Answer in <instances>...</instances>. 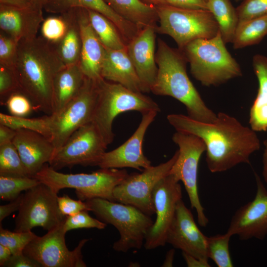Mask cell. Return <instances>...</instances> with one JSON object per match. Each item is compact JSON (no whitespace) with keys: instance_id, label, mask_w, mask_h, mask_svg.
<instances>
[{"instance_id":"cell-1","label":"cell","mask_w":267,"mask_h":267,"mask_svg":"<svg viewBox=\"0 0 267 267\" xmlns=\"http://www.w3.org/2000/svg\"><path fill=\"white\" fill-rule=\"evenodd\" d=\"M217 115L212 123L199 122L180 114H169L167 119L177 131L203 141L206 162L211 172H223L242 163L250 164V156L261 146L257 132L225 113Z\"/></svg>"},{"instance_id":"cell-2","label":"cell","mask_w":267,"mask_h":267,"mask_svg":"<svg viewBox=\"0 0 267 267\" xmlns=\"http://www.w3.org/2000/svg\"><path fill=\"white\" fill-rule=\"evenodd\" d=\"M64 66L54 46L41 36L19 42L14 71L20 89L34 109L47 115L53 114L54 80Z\"/></svg>"},{"instance_id":"cell-3","label":"cell","mask_w":267,"mask_h":267,"mask_svg":"<svg viewBox=\"0 0 267 267\" xmlns=\"http://www.w3.org/2000/svg\"><path fill=\"white\" fill-rule=\"evenodd\" d=\"M155 60L158 72L151 91L177 99L185 106L187 116L194 120L214 122L217 115L205 104L189 79L186 72L188 62L183 51L158 39Z\"/></svg>"},{"instance_id":"cell-4","label":"cell","mask_w":267,"mask_h":267,"mask_svg":"<svg viewBox=\"0 0 267 267\" xmlns=\"http://www.w3.org/2000/svg\"><path fill=\"white\" fill-rule=\"evenodd\" d=\"M182 50L192 75L203 86L217 87L242 75L239 64L227 50L220 31L211 38L190 42Z\"/></svg>"},{"instance_id":"cell-5","label":"cell","mask_w":267,"mask_h":267,"mask_svg":"<svg viewBox=\"0 0 267 267\" xmlns=\"http://www.w3.org/2000/svg\"><path fill=\"white\" fill-rule=\"evenodd\" d=\"M129 175L125 169L114 168H100L89 174H64L46 163L33 178L57 194L62 189L70 188L75 189L78 198L84 201L95 198L114 201V188Z\"/></svg>"},{"instance_id":"cell-6","label":"cell","mask_w":267,"mask_h":267,"mask_svg":"<svg viewBox=\"0 0 267 267\" xmlns=\"http://www.w3.org/2000/svg\"><path fill=\"white\" fill-rule=\"evenodd\" d=\"M97 82L98 96L92 122L108 145L113 141V123L119 114L129 111L142 114L161 110L156 102L142 92L134 91L103 78Z\"/></svg>"},{"instance_id":"cell-7","label":"cell","mask_w":267,"mask_h":267,"mask_svg":"<svg viewBox=\"0 0 267 267\" xmlns=\"http://www.w3.org/2000/svg\"><path fill=\"white\" fill-rule=\"evenodd\" d=\"M85 202L89 211L98 220L118 230L120 238L113 245L115 251L126 253L142 247L146 234L154 222L150 216L133 206L105 199L95 198Z\"/></svg>"},{"instance_id":"cell-8","label":"cell","mask_w":267,"mask_h":267,"mask_svg":"<svg viewBox=\"0 0 267 267\" xmlns=\"http://www.w3.org/2000/svg\"><path fill=\"white\" fill-rule=\"evenodd\" d=\"M156 8L158 17L156 33L170 36L181 50L194 40L211 38L219 31L216 20L208 10L183 9L168 4Z\"/></svg>"},{"instance_id":"cell-9","label":"cell","mask_w":267,"mask_h":267,"mask_svg":"<svg viewBox=\"0 0 267 267\" xmlns=\"http://www.w3.org/2000/svg\"><path fill=\"white\" fill-rule=\"evenodd\" d=\"M97 96V80L86 77L79 94L61 111L44 116L47 137L55 152L79 128L92 121Z\"/></svg>"},{"instance_id":"cell-10","label":"cell","mask_w":267,"mask_h":267,"mask_svg":"<svg viewBox=\"0 0 267 267\" xmlns=\"http://www.w3.org/2000/svg\"><path fill=\"white\" fill-rule=\"evenodd\" d=\"M172 139L178 147V155L169 174L182 182L191 207L196 210L199 224L205 227L209 220L201 203L198 189L199 162L206 151L205 145L199 137L178 131L173 134Z\"/></svg>"},{"instance_id":"cell-11","label":"cell","mask_w":267,"mask_h":267,"mask_svg":"<svg viewBox=\"0 0 267 267\" xmlns=\"http://www.w3.org/2000/svg\"><path fill=\"white\" fill-rule=\"evenodd\" d=\"M57 197V193L42 182L25 191L14 231H31L40 226L48 231L61 224L67 216L59 209Z\"/></svg>"},{"instance_id":"cell-12","label":"cell","mask_w":267,"mask_h":267,"mask_svg":"<svg viewBox=\"0 0 267 267\" xmlns=\"http://www.w3.org/2000/svg\"><path fill=\"white\" fill-rule=\"evenodd\" d=\"M107 146L92 121L76 131L55 152L48 164L57 171L75 165L98 166Z\"/></svg>"},{"instance_id":"cell-13","label":"cell","mask_w":267,"mask_h":267,"mask_svg":"<svg viewBox=\"0 0 267 267\" xmlns=\"http://www.w3.org/2000/svg\"><path fill=\"white\" fill-rule=\"evenodd\" d=\"M178 155L177 150L167 161L143 170L141 173H133L114 188V201L133 206L151 216L155 214L152 192L162 178L169 174Z\"/></svg>"},{"instance_id":"cell-14","label":"cell","mask_w":267,"mask_h":267,"mask_svg":"<svg viewBox=\"0 0 267 267\" xmlns=\"http://www.w3.org/2000/svg\"><path fill=\"white\" fill-rule=\"evenodd\" d=\"M64 222L45 235L36 236L26 246L23 253L42 267H87L82 250L89 239H82L75 248L69 250L65 242Z\"/></svg>"},{"instance_id":"cell-15","label":"cell","mask_w":267,"mask_h":267,"mask_svg":"<svg viewBox=\"0 0 267 267\" xmlns=\"http://www.w3.org/2000/svg\"><path fill=\"white\" fill-rule=\"evenodd\" d=\"M156 220L145 236L144 247L152 250L166 243L169 229L174 219L176 207L182 199L179 181L169 174L157 183L152 192Z\"/></svg>"},{"instance_id":"cell-16","label":"cell","mask_w":267,"mask_h":267,"mask_svg":"<svg viewBox=\"0 0 267 267\" xmlns=\"http://www.w3.org/2000/svg\"><path fill=\"white\" fill-rule=\"evenodd\" d=\"M257 191L253 200L234 213L226 231L241 240L264 239L267 235V190L259 176L254 172Z\"/></svg>"},{"instance_id":"cell-17","label":"cell","mask_w":267,"mask_h":267,"mask_svg":"<svg viewBox=\"0 0 267 267\" xmlns=\"http://www.w3.org/2000/svg\"><path fill=\"white\" fill-rule=\"evenodd\" d=\"M166 243L181 250L182 253L208 262L207 236L199 229L191 211L182 199L177 204Z\"/></svg>"},{"instance_id":"cell-18","label":"cell","mask_w":267,"mask_h":267,"mask_svg":"<svg viewBox=\"0 0 267 267\" xmlns=\"http://www.w3.org/2000/svg\"><path fill=\"white\" fill-rule=\"evenodd\" d=\"M158 112L150 111L142 114L137 128L123 144L106 152L98 165L100 168H131L140 171L151 166V161L144 155L142 143L145 133Z\"/></svg>"},{"instance_id":"cell-19","label":"cell","mask_w":267,"mask_h":267,"mask_svg":"<svg viewBox=\"0 0 267 267\" xmlns=\"http://www.w3.org/2000/svg\"><path fill=\"white\" fill-rule=\"evenodd\" d=\"M155 27L142 29L127 45L128 55L142 84L144 92L151 91L157 75L155 60Z\"/></svg>"},{"instance_id":"cell-20","label":"cell","mask_w":267,"mask_h":267,"mask_svg":"<svg viewBox=\"0 0 267 267\" xmlns=\"http://www.w3.org/2000/svg\"><path fill=\"white\" fill-rule=\"evenodd\" d=\"M28 175L33 177L46 163L49 164L55 152L50 140L44 135L27 129L16 130L12 140Z\"/></svg>"},{"instance_id":"cell-21","label":"cell","mask_w":267,"mask_h":267,"mask_svg":"<svg viewBox=\"0 0 267 267\" xmlns=\"http://www.w3.org/2000/svg\"><path fill=\"white\" fill-rule=\"evenodd\" d=\"M43 9L0 4V31L17 42L32 40L44 20Z\"/></svg>"},{"instance_id":"cell-22","label":"cell","mask_w":267,"mask_h":267,"mask_svg":"<svg viewBox=\"0 0 267 267\" xmlns=\"http://www.w3.org/2000/svg\"><path fill=\"white\" fill-rule=\"evenodd\" d=\"M76 9L82 39L79 64L87 78L98 80L102 78L101 70L105 48L91 26L87 9L84 8Z\"/></svg>"},{"instance_id":"cell-23","label":"cell","mask_w":267,"mask_h":267,"mask_svg":"<svg viewBox=\"0 0 267 267\" xmlns=\"http://www.w3.org/2000/svg\"><path fill=\"white\" fill-rule=\"evenodd\" d=\"M74 8L90 9L104 15L116 26L127 45L141 31L117 14L103 0H50L44 9L48 13L61 14Z\"/></svg>"},{"instance_id":"cell-24","label":"cell","mask_w":267,"mask_h":267,"mask_svg":"<svg viewBox=\"0 0 267 267\" xmlns=\"http://www.w3.org/2000/svg\"><path fill=\"white\" fill-rule=\"evenodd\" d=\"M101 76L107 81L120 84L134 91L144 93L127 47L122 49L105 48Z\"/></svg>"},{"instance_id":"cell-25","label":"cell","mask_w":267,"mask_h":267,"mask_svg":"<svg viewBox=\"0 0 267 267\" xmlns=\"http://www.w3.org/2000/svg\"><path fill=\"white\" fill-rule=\"evenodd\" d=\"M86 79L79 63L65 66L57 73L53 83V114L61 111L79 94Z\"/></svg>"},{"instance_id":"cell-26","label":"cell","mask_w":267,"mask_h":267,"mask_svg":"<svg viewBox=\"0 0 267 267\" xmlns=\"http://www.w3.org/2000/svg\"><path fill=\"white\" fill-rule=\"evenodd\" d=\"M259 84L258 92L250 108L249 123L256 132L267 131V56L257 54L252 59Z\"/></svg>"},{"instance_id":"cell-27","label":"cell","mask_w":267,"mask_h":267,"mask_svg":"<svg viewBox=\"0 0 267 267\" xmlns=\"http://www.w3.org/2000/svg\"><path fill=\"white\" fill-rule=\"evenodd\" d=\"M119 16L136 25L141 30L156 27L158 17L156 6L141 0H103Z\"/></svg>"},{"instance_id":"cell-28","label":"cell","mask_w":267,"mask_h":267,"mask_svg":"<svg viewBox=\"0 0 267 267\" xmlns=\"http://www.w3.org/2000/svg\"><path fill=\"white\" fill-rule=\"evenodd\" d=\"M65 12L68 18L67 31L61 41L54 46L63 64L68 66L79 63L82 39L76 8Z\"/></svg>"},{"instance_id":"cell-29","label":"cell","mask_w":267,"mask_h":267,"mask_svg":"<svg viewBox=\"0 0 267 267\" xmlns=\"http://www.w3.org/2000/svg\"><path fill=\"white\" fill-rule=\"evenodd\" d=\"M207 8L216 20L225 44L232 43L239 19L230 0H207Z\"/></svg>"},{"instance_id":"cell-30","label":"cell","mask_w":267,"mask_h":267,"mask_svg":"<svg viewBox=\"0 0 267 267\" xmlns=\"http://www.w3.org/2000/svg\"><path fill=\"white\" fill-rule=\"evenodd\" d=\"M86 9L91 27L105 48L122 49L127 47L120 33L111 20L98 12Z\"/></svg>"},{"instance_id":"cell-31","label":"cell","mask_w":267,"mask_h":267,"mask_svg":"<svg viewBox=\"0 0 267 267\" xmlns=\"http://www.w3.org/2000/svg\"><path fill=\"white\" fill-rule=\"evenodd\" d=\"M267 35V15L238 22L232 44L235 49L259 43Z\"/></svg>"},{"instance_id":"cell-32","label":"cell","mask_w":267,"mask_h":267,"mask_svg":"<svg viewBox=\"0 0 267 267\" xmlns=\"http://www.w3.org/2000/svg\"><path fill=\"white\" fill-rule=\"evenodd\" d=\"M41 182L36 178L27 176L0 175V197L10 201Z\"/></svg>"},{"instance_id":"cell-33","label":"cell","mask_w":267,"mask_h":267,"mask_svg":"<svg viewBox=\"0 0 267 267\" xmlns=\"http://www.w3.org/2000/svg\"><path fill=\"white\" fill-rule=\"evenodd\" d=\"M231 236L227 232L207 236L208 258L213 261L218 267H233L229 251V241Z\"/></svg>"},{"instance_id":"cell-34","label":"cell","mask_w":267,"mask_h":267,"mask_svg":"<svg viewBox=\"0 0 267 267\" xmlns=\"http://www.w3.org/2000/svg\"><path fill=\"white\" fill-rule=\"evenodd\" d=\"M0 175L29 176L12 142L0 146Z\"/></svg>"},{"instance_id":"cell-35","label":"cell","mask_w":267,"mask_h":267,"mask_svg":"<svg viewBox=\"0 0 267 267\" xmlns=\"http://www.w3.org/2000/svg\"><path fill=\"white\" fill-rule=\"evenodd\" d=\"M68 27V18L66 12L58 16L44 19L41 26V37L48 43L55 45L63 38Z\"/></svg>"},{"instance_id":"cell-36","label":"cell","mask_w":267,"mask_h":267,"mask_svg":"<svg viewBox=\"0 0 267 267\" xmlns=\"http://www.w3.org/2000/svg\"><path fill=\"white\" fill-rule=\"evenodd\" d=\"M0 124L4 125L15 130L27 129L38 132L46 137L47 131L44 116L29 118L0 113Z\"/></svg>"},{"instance_id":"cell-37","label":"cell","mask_w":267,"mask_h":267,"mask_svg":"<svg viewBox=\"0 0 267 267\" xmlns=\"http://www.w3.org/2000/svg\"><path fill=\"white\" fill-rule=\"evenodd\" d=\"M36 235L31 231H11L0 226V244L7 247L12 255L23 253L26 246Z\"/></svg>"},{"instance_id":"cell-38","label":"cell","mask_w":267,"mask_h":267,"mask_svg":"<svg viewBox=\"0 0 267 267\" xmlns=\"http://www.w3.org/2000/svg\"><path fill=\"white\" fill-rule=\"evenodd\" d=\"M19 42L0 31V65L14 70L18 55Z\"/></svg>"},{"instance_id":"cell-39","label":"cell","mask_w":267,"mask_h":267,"mask_svg":"<svg viewBox=\"0 0 267 267\" xmlns=\"http://www.w3.org/2000/svg\"><path fill=\"white\" fill-rule=\"evenodd\" d=\"M4 104L10 115L15 116L26 117L34 109L30 98L20 89L11 94Z\"/></svg>"},{"instance_id":"cell-40","label":"cell","mask_w":267,"mask_h":267,"mask_svg":"<svg viewBox=\"0 0 267 267\" xmlns=\"http://www.w3.org/2000/svg\"><path fill=\"white\" fill-rule=\"evenodd\" d=\"M88 211L84 210L74 215L67 216L64 223L66 231L84 228H95L98 229L105 228L107 224L98 219L91 217Z\"/></svg>"},{"instance_id":"cell-41","label":"cell","mask_w":267,"mask_h":267,"mask_svg":"<svg viewBox=\"0 0 267 267\" xmlns=\"http://www.w3.org/2000/svg\"><path fill=\"white\" fill-rule=\"evenodd\" d=\"M236 10L239 21L267 15V0H243Z\"/></svg>"},{"instance_id":"cell-42","label":"cell","mask_w":267,"mask_h":267,"mask_svg":"<svg viewBox=\"0 0 267 267\" xmlns=\"http://www.w3.org/2000/svg\"><path fill=\"white\" fill-rule=\"evenodd\" d=\"M19 89L14 70L0 65V103L4 104L7 98Z\"/></svg>"},{"instance_id":"cell-43","label":"cell","mask_w":267,"mask_h":267,"mask_svg":"<svg viewBox=\"0 0 267 267\" xmlns=\"http://www.w3.org/2000/svg\"><path fill=\"white\" fill-rule=\"evenodd\" d=\"M57 203L60 211L65 216H72L84 210L89 211L85 201L73 199L67 195L58 196Z\"/></svg>"},{"instance_id":"cell-44","label":"cell","mask_w":267,"mask_h":267,"mask_svg":"<svg viewBox=\"0 0 267 267\" xmlns=\"http://www.w3.org/2000/svg\"><path fill=\"white\" fill-rule=\"evenodd\" d=\"M3 267H42L38 262L25 255L23 253L12 255Z\"/></svg>"},{"instance_id":"cell-45","label":"cell","mask_w":267,"mask_h":267,"mask_svg":"<svg viewBox=\"0 0 267 267\" xmlns=\"http://www.w3.org/2000/svg\"><path fill=\"white\" fill-rule=\"evenodd\" d=\"M167 4L183 9L208 10L205 0H165Z\"/></svg>"},{"instance_id":"cell-46","label":"cell","mask_w":267,"mask_h":267,"mask_svg":"<svg viewBox=\"0 0 267 267\" xmlns=\"http://www.w3.org/2000/svg\"><path fill=\"white\" fill-rule=\"evenodd\" d=\"M23 197V193H21L16 199L10 201L8 204L0 206V223L1 225L2 221L12 213L19 210Z\"/></svg>"},{"instance_id":"cell-47","label":"cell","mask_w":267,"mask_h":267,"mask_svg":"<svg viewBox=\"0 0 267 267\" xmlns=\"http://www.w3.org/2000/svg\"><path fill=\"white\" fill-rule=\"evenodd\" d=\"M15 134V130L0 124V146L12 142Z\"/></svg>"},{"instance_id":"cell-48","label":"cell","mask_w":267,"mask_h":267,"mask_svg":"<svg viewBox=\"0 0 267 267\" xmlns=\"http://www.w3.org/2000/svg\"><path fill=\"white\" fill-rule=\"evenodd\" d=\"M183 257L189 267H209L208 262H204L193 256L182 253Z\"/></svg>"},{"instance_id":"cell-49","label":"cell","mask_w":267,"mask_h":267,"mask_svg":"<svg viewBox=\"0 0 267 267\" xmlns=\"http://www.w3.org/2000/svg\"><path fill=\"white\" fill-rule=\"evenodd\" d=\"M0 4L20 7H27L34 5L33 0H0Z\"/></svg>"},{"instance_id":"cell-50","label":"cell","mask_w":267,"mask_h":267,"mask_svg":"<svg viewBox=\"0 0 267 267\" xmlns=\"http://www.w3.org/2000/svg\"><path fill=\"white\" fill-rule=\"evenodd\" d=\"M11 255L12 253L7 247L0 244V267H3Z\"/></svg>"},{"instance_id":"cell-51","label":"cell","mask_w":267,"mask_h":267,"mask_svg":"<svg viewBox=\"0 0 267 267\" xmlns=\"http://www.w3.org/2000/svg\"><path fill=\"white\" fill-rule=\"evenodd\" d=\"M264 145L263 154V171L262 176L266 183L267 184V139L263 142Z\"/></svg>"},{"instance_id":"cell-52","label":"cell","mask_w":267,"mask_h":267,"mask_svg":"<svg viewBox=\"0 0 267 267\" xmlns=\"http://www.w3.org/2000/svg\"><path fill=\"white\" fill-rule=\"evenodd\" d=\"M175 250L171 249L166 254L162 267H172L175 255Z\"/></svg>"},{"instance_id":"cell-53","label":"cell","mask_w":267,"mask_h":267,"mask_svg":"<svg viewBox=\"0 0 267 267\" xmlns=\"http://www.w3.org/2000/svg\"><path fill=\"white\" fill-rule=\"evenodd\" d=\"M50 0H33V4L35 7L44 10V6Z\"/></svg>"},{"instance_id":"cell-54","label":"cell","mask_w":267,"mask_h":267,"mask_svg":"<svg viewBox=\"0 0 267 267\" xmlns=\"http://www.w3.org/2000/svg\"><path fill=\"white\" fill-rule=\"evenodd\" d=\"M145 3L155 6L167 4L165 0H141Z\"/></svg>"},{"instance_id":"cell-55","label":"cell","mask_w":267,"mask_h":267,"mask_svg":"<svg viewBox=\"0 0 267 267\" xmlns=\"http://www.w3.org/2000/svg\"><path fill=\"white\" fill-rule=\"evenodd\" d=\"M236 1H239L240 0H235Z\"/></svg>"},{"instance_id":"cell-56","label":"cell","mask_w":267,"mask_h":267,"mask_svg":"<svg viewBox=\"0 0 267 267\" xmlns=\"http://www.w3.org/2000/svg\"><path fill=\"white\" fill-rule=\"evenodd\" d=\"M205 0L207 1V0Z\"/></svg>"}]
</instances>
